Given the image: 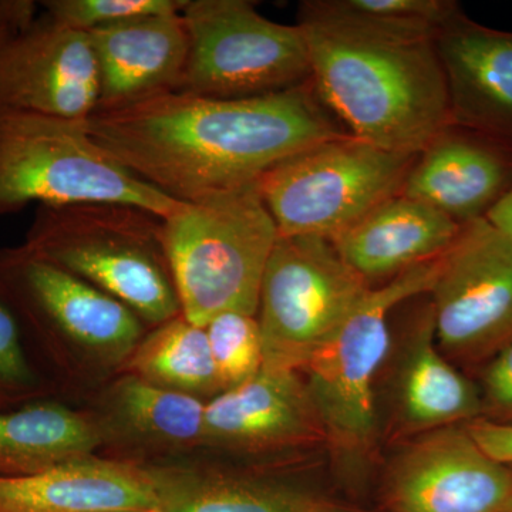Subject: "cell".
<instances>
[{"mask_svg": "<svg viewBox=\"0 0 512 512\" xmlns=\"http://www.w3.org/2000/svg\"><path fill=\"white\" fill-rule=\"evenodd\" d=\"M26 248L158 326L181 315L163 218L120 204L37 207Z\"/></svg>", "mask_w": 512, "mask_h": 512, "instance_id": "3957f363", "label": "cell"}, {"mask_svg": "<svg viewBox=\"0 0 512 512\" xmlns=\"http://www.w3.org/2000/svg\"><path fill=\"white\" fill-rule=\"evenodd\" d=\"M399 382L400 417L407 429L433 431L484 417L483 396L436 348L427 306L414 330Z\"/></svg>", "mask_w": 512, "mask_h": 512, "instance_id": "603a6c76", "label": "cell"}, {"mask_svg": "<svg viewBox=\"0 0 512 512\" xmlns=\"http://www.w3.org/2000/svg\"><path fill=\"white\" fill-rule=\"evenodd\" d=\"M96 420L63 404L36 400L0 409V478L35 476L103 446Z\"/></svg>", "mask_w": 512, "mask_h": 512, "instance_id": "7402d4cb", "label": "cell"}, {"mask_svg": "<svg viewBox=\"0 0 512 512\" xmlns=\"http://www.w3.org/2000/svg\"><path fill=\"white\" fill-rule=\"evenodd\" d=\"M187 0H46L45 13L67 28L90 33L128 20L183 12Z\"/></svg>", "mask_w": 512, "mask_h": 512, "instance_id": "83f0119b", "label": "cell"}, {"mask_svg": "<svg viewBox=\"0 0 512 512\" xmlns=\"http://www.w3.org/2000/svg\"><path fill=\"white\" fill-rule=\"evenodd\" d=\"M87 35L99 76L97 110L127 106L180 87L188 57L181 13L144 16Z\"/></svg>", "mask_w": 512, "mask_h": 512, "instance_id": "e0dca14e", "label": "cell"}, {"mask_svg": "<svg viewBox=\"0 0 512 512\" xmlns=\"http://www.w3.org/2000/svg\"><path fill=\"white\" fill-rule=\"evenodd\" d=\"M47 390L18 316L0 291V409L36 402Z\"/></svg>", "mask_w": 512, "mask_h": 512, "instance_id": "4316f807", "label": "cell"}, {"mask_svg": "<svg viewBox=\"0 0 512 512\" xmlns=\"http://www.w3.org/2000/svg\"><path fill=\"white\" fill-rule=\"evenodd\" d=\"M0 291L29 345L57 366L79 350L94 365L121 370L144 338L130 308L23 244L0 249Z\"/></svg>", "mask_w": 512, "mask_h": 512, "instance_id": "ba28073f", "label": "cell"}, {"mask_svg": "<svg viewBox=\"0 0 512 512\" xmlns=\"http://www.w3.org/2000/svg\"><path fill=\"white\" fill-rule=\"evenodd\" d=\"M204 400L124 373L104 393L93 417L103 443L140 453H180L204 443Z\"/></svg>", "mask_w": 512, "mask_h": 512, "instance_id": "ffe728a7", "label": "cell"}, {"mask_svg": "<svg viewBox=\"0 0 512 512\" xmlns=\"http://www.w3.org/2000/svg\"><path fill=\"white\" fill-rule=\"evenodd\" d=\"M144 512H156V511H144Z\"/></svg>", "mask_w": 512, "mask_h": 512, "instance_id": "836d02e7", "label": "cell"}, {"mask_svg": "<svg viewBox=\"0 0 512 512\" xmlns=\"http://www.w3.org/2000/svg\"><path fill=\"white\" fill-rule=\"evenodd\" d=\"M461 225L402 194L384 201L333 239L336 251L367 284L403 274L446 254Z\"/></svg>", "mask_w": 512, "mask_h": 512, "instance_id": "d6986e66", "label": "cell"}, {"mask_svg": "<svg viewBox=\"0 0 512 512\" xmlns=\"http://www.w3.org/2000/svg\"><path fill=\"white\" fill-rule=\"evenodd\" d=\"M311 83L350 136L390 153L419 156L451 126L436 40L367 35L299 20Z\"/></svg>", "mask_w": 512, "mask_h": 512, "instance_id": "7a4b0ae2", "label": "cell"}, {"mask_svg": "<svg viewBox=\"0 0 512 512\" xmlns=\"http://www.w3.org/2000/svg\"><path fill=\"white\" fill-rule=\"evenodd\" d=\"M163 239L188 322L205 328L225 312L258 315L262 278L279 239L258 184L185 202L163 220Z\"/></svg>", "mask_w": 512, "mask_h": 512, "instance_id": "277c9868", "label": "cell"}, {"mask_svg": "<svg viewBox=\"0 0 512 512\" xmlns=\"http://www.w3.org/2000/svg\"><path fill=\"white\" fill-rule=\"evenodd\" d=\"M156 512H350L318 495L276 483L204 468L151 466Z\"/></svg>", "mask_w": 512, "mask_h": 512, "instance_id": "44dd1931", "label": "cell"}, {"mask_svg": "<svg viewBox=\"0 0 512 512\" xmlns=\"http://www.w3.org/2000/svg\"><path fill=\"white\" fill-rule=\"evenodd\" d=\"M30 204L131 205L165 220L185 202L111 157L90 136L86 120L0 113V217Z\"/></svg>", "mask_w": 512, "mask_h": 512, "instance_id": "5b68a950", "label": "cell"}, {"mask_svg": "<svg viewBox=\"0 0 512 512\" xmlns=\"http://www.w3.org/2000/svg\"><path fill=\"white\" fill-rule=\"evenodd\" d=\"M181 16L188 57L178 92L247 99L311 80L302 29L266 19L254 2L187 0Z\"/></svg>", "mask_w": 512, "mask_h": 512, "instance_id": "9c48e42d", "label": "cell"}, {"mask_svg": "<svg viewBox=\"0 0 512 512\" xmlns=\"http://www.w3.org/2000/svg\"><path fill=\"white\" fill-rule=\"evenodd\" d=\"M205 332L224 392L261 372L264 356L256 316L221 313L205 326Z\"/></svg>", "mask_w": 512, "mask_h": 512, "instance_id": "484cf974", "label": "cell"}, {"mask_svg": "<svg viewBox=\"0 0 512 512\" xmlns=\"http://www.w3.org/2000/svg\"><path fill=\"white\" fill-rule=\"evenodd\" d=\"M36 3L29 0L0 2V45L36 18Z\"/></svg>", "mask_w": 512, "mask_h": 512, "instance_id": "4dcf8cb0", "label": "cell"}, {"mask_svg": "<svg viewBox=\"0 0 512 512\" xmlns=\"http://www.w3.org/2000/svg\"><path fill=\"white\" fill-rule=\"evenodd\" d=\"M464 426L485 454L512 467V423L480 417Z\"/></svg>", "mask_w": 512, "mask_h": 512, "instance_id": "f546056e", "label": "cell"}, {"mask_svg": "<svg viewBox=\"0 0 512 512\" xmlns=\"http://www.w3.org/2000/svg\"><path fill=\"white\" fill-rule=\"evenodd\" d=\"M440 258L407 269L382 288L370 289L302 369L325 440L342 456L365 458L375 446L373 386L390 350V312L404 301L430 293Z\"/></svg>", "mask_w": 512, "mask_h": 512, "instance_id": "52a82bcc", "label": "cell"}, {"mask_svg": "<svg viewBox=\"0 0 512 512\" xmlns=\"http://www.w3.org/2000/svg\"><path fill=\"white\" fill-rule=\"evenodd\" d=\"M436 49L446 74L451 126L512 150V32L458 12L440 30Z\"/></svg>", "mask_w": 512, "mask_h": 512, "instance_id": "9a60e30c", "label": "cell"}, {"mask_svg": "<svg viewBox=\"0 0 512 512\" xmlns=\"http://www.w3.org/2000/svg\"><path fill=\"white\" fill-rule=\"evenodd\" d=\"M501 512H512V494L511 497L508 498L507 504H505V507Z\"/></svg>", "mask_w": 512, "mask_h": 512, "instance_id": "d6a6232c", "label": "cell"}, {"mask_svg": "<svg viewBox=\"0 0 512 512\" xmlns=\"http://www.w3.org/2000/svg\"><path fill=\"white\" fill-rule=\"evenodd\" d=\"M511 494L512 467L485 454L464 424L427 431L390 471L396 512H501Z\"/></svg>", "mask_w": 512, "mask_h": 512, "instance_id": "4fadbf2b", "label": "cell"}, {"mask_svg": "<svg viewBox=\"0 0 512 512\" xmlns=\"http://www.w3.org/2000/svg\"><path fill=\"white\" fill-rule=\"evenodd\" d=\"M458 12L453 0H311L302 3L299 20L367 35L436 40Z\"/></svg>", "mask_w": 512, "mask_h": 512, "instance_id": "d4e9b609", "label": "cell"}, {"mask_svg": "<svg viewBox=\"0 0 512 512\" xmlns=\"http://www.w3.org/2000/svg\"><path fill=\"white\" fill-rule=\"evenodd\" d=\"M153 467L87 456L35 474L0 478V512L156 511Z\"/></svg>", "mask_w": 512, "mask_h": 512, "instance_id": "ac0fdd59", "label": "cell"}, {"mask_svg": "<svg viewBox=\"0 0 512 512\" xmlns=\"http://www.w3.org/2000/svg\"><path fill=\"white\" fill-rule=\"evenodd\" d=\"M511 187V148L450 126L417 156L400 194L464 225L487 217Z\"/></svg>", "mask_w": 512, "mask_h": 512, "instance_id": "2e32d148", "label": "cell"}, {"mask_svg": "<svg viewBox=\"0 0 512 512\" xmlns=\"http://www.w3.org/2000/svg\"><path fill=\"white\" fill-rule=\"evenodd\" d=\"M121 370L154 386L201 400L224 392L205 328L188 322L183 315L154 326Z\"/></svg>", "mask_w": 512, "mask_h": 512, "instance_id": "cb8c5ba5", "label": "cell"}, {"mask_svg": "<svg viewBox=\"0 0 512 512\" xmlns=\"http://www.w3.org/2000/svg\"><path fill=\"white\" fill-rule=\"evenodd\" d=\"M485 218L512 242V187Z\"/></svg>", "mask_w": 512, "mask_h": 512, "instance_id": "1f68e13d", "label": "cell"}, {"mask_svg": "<svg viewBox=\"0 0 512 512\" xmlns=\"http://www.w3.org/2000/svg\"><path fill=\"white\" fill-rule=\"evenodd\" d=\"M481 396L484 417L512 423V340L485 367Z\"/></svg>", "mask_w": 512, "mask_h": 512, "instance_id": "f1b7e54d", "label": "cell"}, {"mask_svg": "<svg viewBox=\"0 0 512 512\" xmlns=\"http://www.w3.org/2000/svg\"><path fill=\"white\" fill-rule=\"evenodd\" d=\"M430 293L441 348L466 362L491 359L512 340V242L487 218L461 225Z\"/></svg>", "mask_w": 512, "mask_h": 512, "instance_id": "8fae6325", "label": "cell"}, {"mask_svg": "<svg viewBox=\"0 0 512 512\" xmlns=\"http://www.w3.org/2000/svg\"><path fill=\"white\" fill-rule=\"evenodd\" d=\"M99 106V76L87 33L47 13L0 45V113L84 121Z\"/></svg>", "mask_w": 512, "mask_h": 512, "instance_id": "7c38bea8", "label": "cell"}, {"mask_svg": "<svg viewBox=\"0 0 512 512\" xmlns=\"http://www.w3.org/2000/svg\"><path fill=\"white\" fill-rule=\"evenodd\" d=\"M417 156L345 134L276 165L258 181L279 237L333 241L402 191Z\"/></svg>", "mask_w": 512, "mask_h": 512, "instance_id": "8992f818", "label": "cell"}, {"mask_svg": "<svg viewBox=\"0 0 512 512\" xmlns=\"http://www.w3.org/2000/svg\"><path fill=\"white\" fill-rule=\"evenodd\" d=\"M323 439L306 384L295 372L262 369L205 404L202 447L265 453Z\"/></svg>", "mask_w": 512, "mask_h": 512, "instance_id": "5bb4252c", "label": "cell"}, {"mask_svg": "<svg viewBox=\"0 0 512 512\" xmlns=\"http://www.w3.org/2000/svg\"><path fill=\"white\" fill-rule=\"evenodd\" d=\"M370 289L329 239L279 237L259 292L262 369L299 373Z\"/></svg>", "mask_w": 512, "mask_h": 512, "instance_id": "30bf717a", "label": "cell"}, {"mask_svg": "<svg viewBox=\"0 0 512 512\" xmlns=\"http://www.w3.org/2000/svg\"><path fill=\"white\" fill-rule=\"evenodd\" d=\"M86 124L111 157L181 202L258 184L288 158L348 134L332 119L311 80L247 99L174 90L96 110Z\"/></svg>", "mask_w": 512, "mask_h": 512, "instance_id": "6da1fadb", "label": "cell"}]
</instances>
